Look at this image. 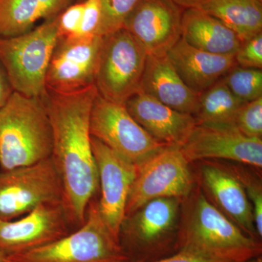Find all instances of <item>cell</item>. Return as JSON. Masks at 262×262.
I'll list each match as a JSON object with an SVG mask.
<instances>
[{"label": "cell", "instance_id": "cell-1", "mask_svg": "<svg viewBox=\"0 0 262 262\" xmlns=\"http://www.w3.org/2000/svg\"><path fill=\"white\" fill-rule=\"evenodd\" d=\"M95 84L68 94L47 91L42 98L53 133L51 158L61 178L63 202L72 225L80 227L98 187L90 129Z\"/></svg>", "mask_w": 262, "mask_h": 262}, {"label": "cell", "instance_id": "cell-2", "mask_svg": "<svg viewBox=\"0 0 262 262\" xmlns=\"http://www.w3.org/2000/svg\"><path fill=\"white\" fill-rule=\"evenodd\" d=\"M53 133L42 98L14 92L0 108V168L28 166L51 158Z\"/></svg>", "mask_w": 262, "mask_h": 262}, {"label": "cell", "instance_id": "cell-3", "mask_svg": "<svg viewBox=\"0 0 262 262\" xmlns=\"http://www.w3.org/2000/svg\"><path fill=\"white\" fill-rule=\"evenodd\" d=\"M178 251L227 262H246L261 256V244L200 194L189 223L177 237Z\"/></svg>", "mask_w": 262, "mask_h": 262}, {"label": "cell", "instance_id": "cell-4", "mask_svg": "<svg viewBox=\"0 0 262 262\" xmlns=\"http://www.w3.org/2000/svg\"><path fill=\"white\" fill-rule=\"evenodd\" d=\"M7 262H130L120 241L105 224L94 198L84 223L56 241L5 257Z\"/></svg>", "mask_w": 262, "mask_h": 262}, {"label": "cell", "instance_id": "cell-5", "mask_svg": "<svg viewBox=\"0 0 262 262\" xmlns=\"http://www.w3.org/2000/svg\"><path fill=\"white\" fill-rule=\"evenodd\" d=\"M58 39V17L20 35L0 37V63L14 92L45 98L48 66Z\"/></svg>", "mask_w": 262, "mask_h": 262}, {"label": "cell", "instance_id": "cell-6", "mask_svg": "<svg viewBox=\"0 0 262 262\" xmlns=\"http://www.w3.org/2000/svg\"><path fill=\"white\" fill-rule=\"evenodd\" d=\"M147 53L125 28L102 37L94 84L107 101L125 104L139 92Z\"/></svg>", "mask_w": 262, "mask_h": 262}, {"label": "cell", "instance_id": "cell-7", "mask_svg": "<svg viewBox=\"0 0 262 262\" xmlns=\"http://www.w3.org/2000/svg\"><path fill=\"white\" fill-rule=\"evenodd\" d=\"M178 206V198H157L127 217L120 241L130 262L160 259L172 248L177 252L172 232Z\"/></svg>", "mask_w": 262, "mask_h": 262}, {"label": "cell", "instance_id": "cell-8", "mask_svg": "<svg viewBox=\"0 0 262 262\" xmlns=\"http://www.w3.org/2000/svg\"><path fill=\"white\" fill-rule=\"evenodd\" d=\"M90 129L91 136L137 167L168 147L155 140L133 118L125 104L107 101L98 94Z\"/></svg>", "mask_w": 262, "mask_h": 262}, {"label": "cell", "instance_id": "cell-9", "mask_svg": "<svg viewBox=\"0 0 262 262\" xmlns=\"http://www.w3.org/2000/svg\"><path fill=\"white\" fill-rule=\"evenodd\" d=\"M61 201L63 187L51 158L0 170V220H14L42 203Z\"/></svg>", "mask_w": 262, "mask_h": 262}, {"label": "cell", "instance_id": "cell-10", "mask_svg": "<svg viewBox=\"0 0 262 262\" xmlns=\"http://www.w3.org/2000/svg\"><path fill=\"white\" fill-rule=\"evenodd\" d=\"M189 161L181 147L168 146L137 167L125 208V219L157 198L187 196L192 188Z\"/></svg>", "mask_w": 262, "mask_h": 262}, {"label": "cell", "instance_id": "cell-11", "mask_svg": "<svg viewBox=\"0 0 262 262\" xmlns=\"http://www.w3.org/2000/svg\"><path fill=\"white\" fill-rule=\"evenodd\" d=\"M63 201L36 207L18 220H0V253L5 257L41 247L72 231Z\"/></svg>", "mask_w": 262, "mask_h": 262}, {"label": "cell", "instance_id": "cell-12", "mask_svg": "<svg viewBox=\"0 0 262 262\" xmlns=\"http://www.w3.org/2000/svg\"><path fill=\"white\" fill-rule=\"evenodd\" d=\"M102 37L58 38L46 75V90L60 94L94 85Z\"/></svg>", "mask_w": 262, "mask_h": 262}, {"label": "cell", "instance_id": "cell-13", "mask_svg": "<svg viewBox=\"0 0 262 262\" xmlns=\"http://www.w3.org/2000/svg\"><path fill=\"white\" fill-rule=\"evenodd\" d=\"M91 145L101 187V199L98 201L100 213L110 232L120 241L127 198L137 174V166L93 136Z\"/></svg>", "mask_w": 262, "mask_h": 262}, {"label": "cell", "instance_id": "cell-14", "mask_svg": "<svg viewBox=\"0 0 262 262\" xmlns=\"http://www.w3.org/2000/svg\"><path fill=\"white\" fill-rule=\"evenodd\" d=\"M184 10L170 0H139L122 27L136 38L147 55L165 56L182 37Z\"/></svg>", "mask_w": 262, "mask_h": 262}, {"label": "cell", "instance_id": "cell-15", "mask_svg": "<svg viewBox=\"0 0 262 262\" xmlns=\"http://www.w3.org/2000/svg\"><path fill=\"white\" fill-rule=\"evenodd\" d=\"M189 163L218 158L261 168V139L250 138L235 126L196 125L181 147Z\"/></svg>", "mask_w": 262, "mask_h": 262}, {"label": "cell", "instance_id": "cell-16", "mask_svg": "<svg viewBox=\"0 0 262 262\" xmlns=\"http://www.w3.org/2000/svg\"><path fill=\"white\" fill-rule=\"evenodd\" d=\"M125 106L155 140L166 146L182 147L196 125L192 115L176 111L141 92L129 98Z\"/></svg>", "mask_w": 262, "mask_h": 262}, {"label": "cell", "instance_id": "cell-17", "mask_svg": "<svg viewBox=\"0 0 262 262\" xmlns=\"http://www.w3.org/2000/svg\"><path fill=\"white\" fill-rule=\"evenodd\" d=\"M167 58L183 82L200 95L222 80L236 66L234 56L213 54L192 47L181 38Z\"/></svg>", "mask_w": 262, "mask_h": 262}, {"label": "cell", "instance_id": "cell-18", "mask_svg": "<svg viewBox=\"0 0 262 262\" xmlns=\"http://www.w3.org/2000/svg\"><path fill=\"white\" fill-rule=\"evenodd\" d=\"M139 92L179 113L194 117L198 112L199 95L183 82L166 56L148 55Z\"/></svg>", "mask_w": 262, "mask_h": 262}, {"label": "cell", "instance_id": "cell-19", "mask_svg": "<svg viewBox=\"0 0 262 262\" xmlns=\"http://www.w3.org/2000/svg\"><path fill=\"white\" fill-rule=\"evenodd\" d=\"M203 184L227 217L248 235L258 239L252 206L242 181L227 170L204 165L201 168Z\"/></svg>", "mask_w": 262, "mask_h": 262}, {"label": "cell", "instance_id": "cell-20", "mask_svg": "<svg viewBox=\"0 0 262 262\" xmlns=\"http://www.w3.org/2000/svg\"><path fill=\"white\" fill-rule=\"evenodd\" d=\"M181 38L196 49L225 56H234L242 43L233 31L200 8L184 9Z\"/></svg>", "mask_w": 262, "mask_h": 262}, {"label": "cell", "instance_id": "cell-21", "mask_svg": "<svg viewBox=\"0 0 262 262\" xmlns=\"http://www.w3.org/2000/svg\"><path fill=\"white\" fill-rule=\"evenodd\" d=\"M75 0H0V37L20 35L52 20Z\"/></svg>", "mask_w": 262, "mask_h": 262}, {"label": "cell", "instance_id": "cell-22", "mask_svg": "<svg viewBox=\"0 0 262 262\" xmlns=\"http://www.w3.org/2000/svg\"><path fill=\"white\" fill-rule=\"evenodd\" d=\"M200 9L233 31L241 42L262 33V4L255 0H208Z\"/></svg>", "mask_w": 262, "mask_h": 262}, {"label": "cell", "instance_id": "cell-23", "mask_svg": "<svg viewBox=\"0 0 262 262\" xmlns=\"http://www.w3.org/2000/svg\"><path fill=\"white\" fill-rule=\"evenodd\" d=\"M243 104L221 80L199 95L194 118L198 125L235 126L236 117Z\"/></svg>", "mask_w": 262, "mask_h": 262}, {"label": "cell", "instance_id": "cell-24", "mask_svg": "<svg viewBox=\"0 0 262 262\" xmlns=\"http://www.w3.org/2000/svg\"><path fill=\"white\" fill-rule=\"evenodd\" d=\"M222 81L241 102L248 103L262 97V70L236 65Z\"/></svg>", "mask_w": 262, "mask_h": 262}, {"label": "cell", "instance_id": "cell-25", "mask_svg": "<svg viewBox=\"0 0 262 262\" xmlns=\"http://www.w3.org/2000/svg\"><path fill=\"white\" fill-rule=\"evenodd\" d=\"M139 0H100L101 8L99 36L104 37L122 28L124 21Z\"/></svg>", "mask_w": 262, "mask_h": 262}, {"label": "cell", "instance_id": "cell-26", "mask_svg": "<svg viewBox=\"0 0 262 262\" xmlns=\"http://www.w3.org/2000/svg\"><path fill=\"white\" fill-rule=\"evenodd\" d=\"M235 127L248 137L261 139L262 97L241 106L236 117Z\"/></svg>", "mask_w": 262, "mask_h": 262}, {"label": "cell", "instance_id": "cell-27", "mask_svg": "<svg viewBox=\"0 0 262 262\" xmlns=\"http://www.w3.org/2000/svg\"><path fill=\"white\" fill-rule=\"evenodd\" d=\"M234 60L239 67L262 70V33L241 43Z\"/></svg>", "mask_w": 262, "mask_h": 262}, {"label": "cell", "instance_id": "cell-28", "mask_svg": "<svg viewBox=\"0 0 262 262\" xmlns=\"http://www.w3.org/2000/svg\"><path fill=\"white\" fill-rule=\"evenodd\" d=\"M84 3L71 5L58 16V36L60 39L76 37L80 29Z\"/></svg>", "mask_w": 262, "mask_h": 262}, {"label": "cell", "instance_id": "cell-29", "mask_svg": "<svg viewBox=\"0 0 262 262\" xmlns=\"http://www.w3.org/2000/svg\"><path fill=\"white\" fill-rule=\"evenodd\" d=\"M78 34L76 37H94L99 36L101 8L100 0H85ZM101 37V36H100Z\"/></svg>", "mask_w": 262, "mask_h": 262}, {"label": "cell", "instance_id": "cell-30", "mask_svg": "<svg viewBox=\"0 0 262 262\" xmlns=\"http://www.w3.org/2000/svg\"><path fill=\"white\" fill-rule=\"evenodd\" d=\"M252 206L255 229L258 238L262 236V192L261 188L253 184H244Z\"/></svg>", "mask_w": 262, "mask_h": 262}, {"label": "cell", "instance_id": "cell-31", "mask_svg": "<svg viewBox=\"0 0 262 262\" xmlns=\"http://www.w3.org/2000/svg\"><path fill=\"white\" fill-rule=\"evenodd\" d=\"M151 262H227L206 257L189 251H178L170 256Z\"/></svg>", "mask_w": 262, "mask_h": 262}, {"label": "cell", "instance_id": "cell-32", "mask_svg": "<svg viewBox=\"0 0 262 262\" xmlns=\"http://www.w3.org/2000/svg\"><path fill=\"white\" fill-rule=\"evenodd\" d=\"M14 93L4 67L0 63V108L8 102Z\"/></svg>", "mask_w": 262, "mask_h": 262}, {"label": "cell", "instance_id": "cell-33", "mask_svg": "<svg viewBox=\"0 0 262 262\" xmlns=\"http://www.w3.org/2000/svg\"><path fill=\"white\" fill-rule=\"evenodd\" d=\"M184 9L188 8H200L208 0H170Z\"/></svg>", "mask_w": 262, "mask_h": 262}, {"label": "cell", "instance_id": "cell-34", "mask_svg": "<svg viewBox=\"0 0 262 262\" xmlns=\"http://www.w3.org/2000/svg\"><path fill=\"white\" fill-rule=\"evenodd\" d=\"M246 262H262V259L261 256H258V257L252 258V259L249 260V261H247Z\"/></svg>", "mask_w": 262, "mask_h": 262}, {"label": "cell", "instance_id": "cell-35", "mask_svg": "<svg viewBox=\"0 0 262 262\" xmlns=\"http://www.w3.org/2000/svg\"><path fill=\"white\" fill-rule=\"evenodd\" d=\"M5 257L4 256V255L2 254L1 253H0V262H5Z\"/></svg>", "mask_w": 262, "mask_h": 262}, {"label": "cell", "instance_id": "cell-36", "mask_svg": "<svg viewBox=\"0 0 262 262\" xmlns=\"http://www.w3.org/2000/svg\"><path fill=\"white\" fill-rule=\"evenodd\" d=\"M76 1H77V3H83L85 0H76Z\"/></svg>", "mask_w": 262, "mask_h": 262}, {"label": "cell", "instance_id": "cell-37", "mask_svg": "<svg viewBox=\"0 0 262 262\" xmlns=\"http://www.w3.org/2000/svg\"><path fill=\"white\" fill-rule=\"evenodd\" d=\"M255 1L258 2V3H261L262 4V0H255Z\"/></svg>", "mask_w": 262, "mask_h": 262}, {"label": "cell", "instance_id": "cell-38", "mask_svg": "<svg viewBox=\"0 0 262 262\" xmlns=\"http://www.w3.org/2000/svg\"><path fill=\"white\" fill-rule=\"evenodd\" d=\"M5 262H7V261H5Z\"/></svg>", "mask_w": 262, "mask_h": 262}]
</instances>
